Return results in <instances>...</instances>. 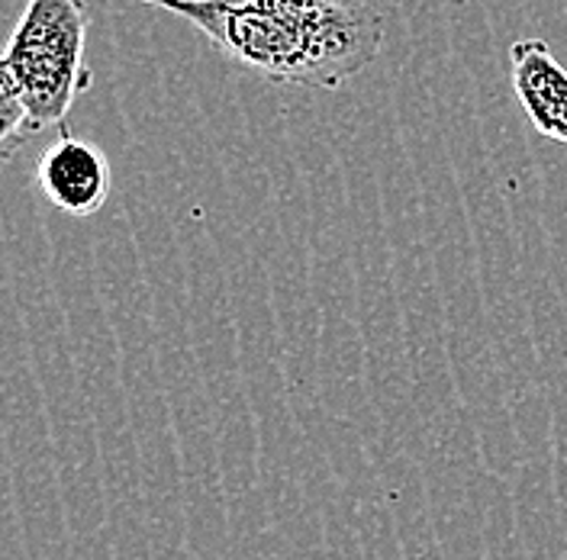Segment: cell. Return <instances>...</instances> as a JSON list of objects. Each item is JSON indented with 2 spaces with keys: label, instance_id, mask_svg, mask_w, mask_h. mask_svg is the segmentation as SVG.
I'll return each instance as SVG.
<instances>
[{
  "label": "cell",
  "instance_id": "1",
  "mask_svg": "<svg viewBox=\"0 0 567 560\" xmlns=\"http://www.w3.org/2000/svg\"><path fill=\"white\" fill-rule=\"evenodd\" d=\"M187 20L236 65L275 84L336 91L384 49L368 0H142Z\"/></svg>",
  "mask_w": 567,
  "mask_h": 560
},
{
  "label": "cell",
  "instance_id": "2",
  "mask_svg": "<svg viewBox=\"0 0 567 560\" xmlns=\"http://www.w3.org/2000/svg\"><path fill=\"white\" fill-rule=\"evenodd\" d=\"M87 27V0H27L7 42L0 94L23 104L33 133L62 129L74 101L94 84L84 65Z\"/></svg>",
  "mask_w": 567,
  "mask_h": 560
},
{
  "label": "cell",
  "instance_id": "3",
  "mask_svg": "<svg viewBox=\"0 0 567 560\" xmlns=\"http://www.w3.org/2000/svg\"><path fill=\"white\" fill-rule=\"evenodd\" d=\"M35 184L55 210L84 219L104 210L113 180L104 152L62 126L59 139L35 162Z\"/></svg>",
  "mask_w": 567,
  "mask_h": 560
},
{
  "label": "cell",
  "instance_id": "4",
  "mask_svg": "<svg viewBox=\"0 0 567 560\" xmlns=\"http://www.w3.org/2000/svg\"><path fill=\"white\" fill-rule=\"evenodd\" d=\"M513 94L538 136L567 145V69L538 35L509 45Z\"/></svg>",
  "mask_w": 567,
  "mask_h": 560
}]
</instances>
